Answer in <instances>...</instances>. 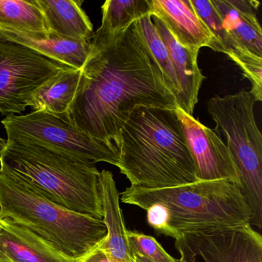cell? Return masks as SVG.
<instances>
[{
	"instance_id": "6da1fadb",
	"label": "cell",
	"mask_w": 262,
	"mask_h": 262,
	"mask_svg": "<svg viewBox=\"0 0 262 262\" xmlns=\"http://www.w3.org/2000/svg\"><path fill=\"white\" fill-rule=\"evenodd\" d=\"M176 110L139 21L113 37L94 33L67 119L118 149L124 124L136 107Z\"/></svg>"
},
{
	"instance_id": "7a4b0ae2",
	"label": "cell",
	"mask_w": 262,
	"mask_h": 262,
	"mask_svg": "<svg viewBox=\"0 0 262 262\" xmlns=\"http://www.w3.org/2000/svg\"><path fill=\"white\" fill-rule=\"evenodd\" d=\"M118 168L133 186L164 188L199 181L176 110L136 107L120 133Z\"/></svg>"
},
{
	"instance_id": "3957f363",
	"label": "cell",
	"mask_w": 262,
	"mask_h": 262,
	"mask_svg": "<svg viewBox=\"0 0 262 262\" xmlns=\"http://www.w3.org/2000/svg\"><path fill=\"white\" fill-rule=\"evenodd\" d=\"M0 171L67 209L103 219L100 171L96 164L39 145L7 142Z\"/></svg>"
},
{
	"instance_id": "277c9868",
	"label": "cell",
	"mask_w": 262,
	"mask_h": 262,
	"mask_svg": "<svg viewBox=\"0 0 262 262\" xmlns=\"http://www.w3.org/2000/svg\"><path fill=\"white\" fill-rule=\"evenodd\" d=\"M0 211V219L27 228L75 261L98 248L107 235L103 221L67 209L1 171Z\"/></svg>"
},
{
	"instance_id": "5b68a950",
	"label": "cell",
	"mask_w": 262,
	"mask_h": 262,
	"mask_svg": "<svg viewBox=\"0 0 262 262\" xmlns=\"http://www.w3.org/2000/svg\"><path fill=\"white\" fill-rule=\"evenodd\" d=\"M120 201L144 210L156 203L165 207L174 239L190 231L251 225V211L238 184L225 179L164 188L131 185L121 193Z\"/></svg>"
},
{
	"instance_id": "8992f818",
	"label": "cell",
	"mask_w": 262,
	"mask_h": 262,
	"mask_svg": "<svg viewBox=\"0 0 262 262\" xmlns=\"http://www.w3.org/2000/svg\"><path fill=\"white\" fill-rule=\"evenodd\" d=\"M256 101L242 90L208 102V112L216 130L225 134L227 148L239 178V187L251 211V225H262V136L256 123Z\"/></svg>"
},
{
	"instance_id": "52a82bcc",
	"label": "cell",
	"mask_w": 262,
	"mask_h": 262,
	"mask_svg": "<svg viewBox=\"0 0 262 262\" xmlns=\"http://www.w3.org/2000/svg\"><path fill=\"white\" fill-rule=\"evenodd\" d=\"M1 123L7 142L39 145L89 163L102 162L115 166L119 164V151L113 144L91 137L67 116L33 111L27 115H9Z\"/></svg>"
},
{
	"instance_id": "ba28073f",
	"label": "cell",
	"mask_w": 262,
	"mask_h": 262,
	"mask_svg": "<svg viewBox=\"0 0 262 262\" xmlns=\"http://www.w3.org/2000/svg\"><path fill=\"white\" fill-rule=\"evenodd\" d=\"M70 69L0 36V113L21 114L39 89Z\"/></svg>"
},
{
	"instance_id": "9c48e42d",
	"label": "cell",
	"mask_w": 262,
	"mask_h": 262,
	"mask_svg": "<svg viewBox=\"0 0 262 262\" xmlns=\"http://www.w3.org/2000/svg\"><path fill=\"white\" fill-rule=\"evenodd\" d=\"M174 240L178 251L198 262H262V237L250 224L190 231ZM179 260L195 262L185 256Z\"/></svg>"
},
{
	"instance_id": "30bf717a",
	"label": "cell",
	"mask_w": 262,
	"mask_h": 262,
	"mask_svg": "<svg viewBox=\"0 0 262 262\" xmlns=\"http://www.w3.org/2000/svg\"><path fill=\"white\" fill-rule=\"evenodd\" d=\"M176 113L183 128L198 180L225 179L239 185L237 169L220 135L179 107Z\"/></svg>"
},
{
	"instance_id": "8fae6325",
	"label": "cell",
	"mask_w": 262,
	"mask_h": 262,
	"mask_svg": "<svg viewBox=\"0 0 262 262\" xmlns=\"http://www.w3.org/2000/svg\"><path fill=\"white\" fill-rule=\"evenodd\" d=\"M151 16L160 19L184 48L199 52L208 47L219 53V45L196 14L191 0H151Z\"/></svg>"
},
{
	"instance_id": "7c38bea8",
	"label": "cell",
	"mask_w": 262,
	"mask_h": 262,
	"mask_svg": "<svg viewBox=\"0 0 262 262\" xmlns=\"http://www.w3.org/2000/svg\"><path fill=\"white\" fill-rule=\"evenodd\" d=\"M103 221L107 229L101 249L111 262H133V254L128 243L126 226L120 206V193L118 191L113 173L103 169L99 176Z\"/></svg>"
},
{
	"instance_id": "4fadbf2b",
	"label": "cell",
	"mask_w": 262,
	"mask_h": 262,
	"mask_svg": "<svg viewBox=\"0 0 262 262\" xmlns=\"http://www.w3.org/2000/svg\"><path fill=\"white\" fill-rule=\"evenodd\" d=\"M151 20L169 52L170 59L179 81L181 94L177 107L192 116L199 100V90L205 79L198 66L199 52L191 51L182 47L171 36L165 24L156 16H151Z\"/></svg>"
},
{
	"instance_id": "5bb4252c",
	"label": "cell",
	"mask_w": 262,
	"mask_h": 262,
	"mask_svg": "<svg viewBox=\"0 0 262 262\" xmlns=\"http://www.w3.org/2000/svg\"><path fill=\"white\" fill-rule=\"evenodd\" d=\"M228 34L242 47L262 57V30L257 17L259 2L211 0Z\"/></svg>"
},
{
	"instance_id": "9a60e30c",
	"label": "cell",
	"mask_w": 262,
	"mask_h": 262,
	"mask_svg": "<svg viewBox=\"0 0 262 262\" xmlns=\"http://www.w3.org/2000/svg\"><path fill=\"white\" fill-rule=\"evenodd\" d=\"M0 251L13 262H77L8 219H0Z\"/></svg>"
},
{
	"instance_id": "2e32d148",
	"label": "cell",
	"mask_w": 262,
	"mask_h": 262,
	"mask_svg": "<svg viewBox=\"0 0 262 262\" xmlns=\"http://www.w3.org/2000/svg\"><path fill=\"white\" fill-rule=\"evenodd\" d=\"M45 20L48 36L70 40L93 39V26L82 8L83 1L36 0Z\"/></svg>"
},
{
	"instance_id": "e0dca14e",
	"label": "cell",
	"mask_w": 262,
	"mask_h": 262,
	"mask_svg": "<svg viewBox=\"0 0 262 262\" xmlns=\"http://www.w3.org/2000/svg\"><path fill=\"white\" fill-rule=\"evenodd\" d=\"M0 36L14 41L35 50L37 53L75 70H81L89 53L90 42L70 40L47 36L30 38L15 32L0 30Z\"/></svg>"
},
{
	"instance_id": "ac0fdd59",
	"label": "cell",
	"mask_w": 262,
	"mask_h": 262,
	"mask_svg": "<svg viewBox=\"0 0 262 262\" xmlns=\"http://www.w3.org/2000/svg\"><path fill=\"white\" fill-rule=\"evenodd\" d=\"M81 70H66L37 90L28 103L33 111L67 116L76 96Z\"/></svg>"
},
{
	"instance_id": "d6986e66",
	"label": "cell",
	"mask_w": 262,
	"mask_h": 262,
	"mask_svg": "<svg viewBox=\"0 0 262 262\" xmlns=\"http://www.w3.org/2000/svg\"><path fill=\"white\" fill-rule=\"evenodd\" d=\"M0 30L30 38L48 36L43 15L36 0H0Z\"/></svg>"
},
{
	"instance_id": "ffe728a7",
	"label": "cell",
	"mask_w": 262,
	"mask_h": 262,
	"mask_svg": "<svg viewBox=\"0 0 262 262\" xmlns=\"http://www.w3.org/2000/svg\"><path fill=\"white\" fill-rule=\"evenodd\" d=\"M102 24L96 33L113 37L151 15V0H107L102 6Z\"/></svg>"
},
{
	"instance_id": "44dd1931",
	"label": "cell",
	"mask_w": 262,
	"mask_h": 262,
	"mask_svg": "<svg viewBox=\"0 0 262 262\" xmlns=\"http://www.w3.org/2000/svg\"><path fill=\"white\" fill-rule=\"evenodd\" d=\"M191 4L196 14L219 43V53L226 54L237 66L252 54L228 34L211 0H191Z\"/></svg>"
},
{
	"instance_id": "7402d4cb",
	"label": "cell",
	"mask_w": 262,
	"mask_h": 262,
	"mask_svg": "<svg viewBox=\"0 0 262 262\" xmlns=\"http://www.w3.org/2000/svg\"><path fill=\"white\" fill-rule=\"evenodd\" d=\"M142 34L147 45L159 65L167 88L176 98V103L180 99L181 90L174 67L170 59L169 52L156 30L151 15L139 20Z\"/></svg>"
},
{
	"instance_id": "603a6c76",
	"label": "cell",
	"mask_w": 262,
	"mask_h": 262,
	"mask_svg": "<svg viewBox=\"0 0 262 262\" xmlns=\"http://www.w3.org/2000/svg\"><path fill=\"white\" fill-rule=\"evenodd\" d=\"M132 252L140 254L153 262H181L171 257L156 238L137 231H127Z\"/></svg>"
},
{
	"instance_id": "cb8c5ba5",
	"label": "cell",
	"mask_w": 262,
	"mask_h": 262,
	"mask_svg": "<svg viewBox=\"0 0 262 262\" xmlns=\"http://www.w3.org/2000/svg\"><path fill=\"white\" fill-rule=\"evenodd\" d=\"M147 219L150 226L155 230L156 234H164L168 237L176 238V234L168 225V212L166 208L160 204H153L145 209Z\"/></svg>"
},
{
	"instance_id": "d4e9b609",
	"label": "cell",
	"mask_w": 262,
	"mask_h": 262,
	"mask_svg": "<svg viewBox=\"0 0 262 262\" xmlns=\"http://www.w3.org/2000/svg\"><path fill=\"white\" fill-rule=\"evenodd\" d=\"M99 246L79 262H111Z\"/></svg>"
},
{
	"instance_id": "484cf974",
	"label": "cell",
	"mask_w": 262,
	"mask_h": 262,
	"mask_svg": "<svg viewBox=\"0 0 262 262\" xmlns=\"http://www.w3.org/2000/svg\"><path fill=\"white\" fill-rule=\"evenodd\" d=\"M133 261L134 262H153L147 257L144 256L140 255V254L133 253Z\"/></svg>"
},
{
	"instance_id": "4316f807",
	"label": "cell",
	"mask_w": 262,
	"mask_h": 262,
	"mask_svg": "<svg viewBox=\"0 0 262 262\" xmlns=\"http://www.w3.org/2000/svg\"><path fill=\"white\" fill-rule=\"evenodd\" d=\"M7 145V140L2 139L0 137V158L2 156L3 152L5 150L6 147Z\"/></svg>"
},
{
	"instance_id": "83f0119b",
	"label": "cell",
	"mask_w": 262,
	"mask_h": 262,
	"mask_svg": "<svg viewBox=\"0 0 262 262\" xmlns=\"http://www.w3.org/2000/svg\"><path fill=\"white\" fill-rule=\"evenodd\" d=\"M0 262H13L8 257L5 255L4 253L0 251Z\"/></svg>"
},
{
	"instance_id": "f1b7e54d",
	"label": "cell",
	"mask_w": 262,
	"mask_h": 262,
	"mask_svg": "<svg viewBox=\"0 0 262 262\" xmlns=\"http://www.w3.org/2000/svg\"><path fill=\"white\" fill-rule=\"evenodd\" d=\"M0 213H1V211H0Z\"/></svg>"
}]
</instances>
